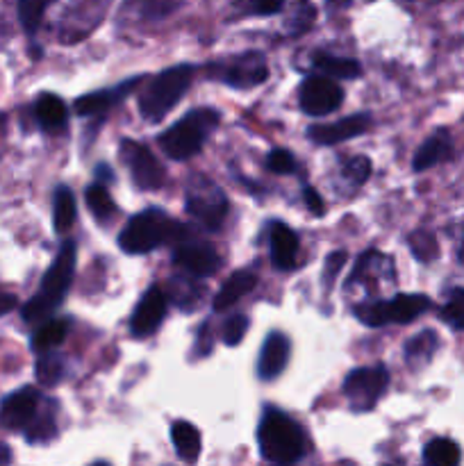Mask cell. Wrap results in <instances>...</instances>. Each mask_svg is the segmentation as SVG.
<instances>
[{"label":"cell","mask_w":464,"mask_h":466,"mask_svg":"<svg viewBox=\"0 0 464 466\" xmlns=\"http://www.w3.org/2000/svg\"><path fill=\"white\" fill-rule=\"evenodd\" d=\"M409 248L421 262H430L437 258V241L430 232H414L409 237Z\"/></svg>","instance_id":"e575fe53"},{"label":"cell","mask_w":464,"mask_h":466,"mask_svg":"<svg viewBox=\"0 0 464 466\" xmlns=\"http://www.w3.org/2000/svg\"><path fill=\"white\" fill-rule=\"evenodd\" d=\"M441 321L449 323L453 330H464V289L450 291L449 300L441 308Z\"/></svg>","instance_id":"836d02e7"},{"label":"cell","mask_w":464,"mask_h":466,"mask_svg":"<svg viewBox=\"0 0 464 466\" xmlns=\"http://www.w3.org/2000/svg\"><path fill=\"white\" fill-rule=\"evenodd\" d=\"M86 205H89L91 214H94L98 221H105V218H112V214L116 212V205H114L112 196L105 189L103 185H91L89 189L85 191Z\"/></svg>","instance_id":"4dcf8cb0"},{"label":"cell","mask_w":464,"mask_h":466,"mask_svg":"<svg viewBox=\"0 0 464 466\" xmlns=\"http://www.w3.org/2000/svg\"><path fill=\"white\" fill-rule=\"evenodd\" d=\"M226 194L221 187L203 176H196L187 182V212L196 218L207 230H217L227 217Z\"/></svg>","instance_id":"52a82bcc"},{"label":"cell","mask_w":464,"mask_h":466,"mask_svg":"<svg viewBox=\"0 0 464 466\" xmlns=\"http://www.w3.org/2000/svg\"><path fill=\"white\" fill-rule=\"evenodd\" d=\"M68 332V321L66 319H53V321H45L44 326H39V330L32 337V349L36 353H50L55 346H59L64 341Z\"/></svg>","instance_id":"d4e9b609"},{"label":"cell","mask_w":464,"mask_h":466,"mask_svg":"<svg viewBox=\"0 0 464 466\" xmlns=\"http://www.w3.org/2000/svg\"><path fill=\"white\" fill-rule=\"evenodd\" d=\"M139 85H141V77H132V80H127V82H123V85L114 86V89H103V91H94V94L80 96V98L76 100V105H73V107H76V112L80 114V116L103 114V112H107L109 107H114L118 100L126 98V96Z\"/></svg>","instance_id":"e0dca14e"},{"label":"cell","mask_w":464,"mask_h":466,"mask_svg":"<svg viewBox=\"0 0 464 466\" xmlns=\"http://www.w3.org/2000/svg\"><path fill=\"white\" fill-rule=\"evenodd\" d=\"M430 308V299L421 294H398L389 300L358 305L355 317L368 328H382L387 323H409Z\"/></svg>","instance_id":"8992f818"},{"label":"cell","mask_w":464,"mask_h":466,"mask_svg":"<svg viewBox=\"0 0 464 466\" xmlns=\"http://www.w3.org/2000/svg\"><path fill=\"white\" fill-rule=\"evenodd\" d=\"M136 12L146 21H162V18L171 16L185 0H135Z\"/></svg>","instance_id":"d6a6232c"},{"label":"cell","mask_w":464,"mask_h":466,"mask_svg":"<svg viewBox=\"0 0 464 466\" xmlns=\"http://www.w3.org/2000/svg\"><path fill=\"white\" fill-rule=\"evenodd\" d=\"M214 76L226 82V85L235 86V89H250V86H257L267 80L268 64L262 53L248 50V53H241L237 57H230L227 62L218 64Z\"/></svg>","instance_id":"9c48e42d"},{"label":"cell","mask_w":464,"mask_h":466,"mask_svg":"<svg viewBox=\"0 0 464 466\" xmlns=\"http://www.w3.org/2000/svg\"><path fill=\"white\" fill-rule=\"evenodd\" d=\"M387 382H389V373L380 364L355 369L346 376L344 396L355 412H367V410L376 408L380 396L385 394Z\"/></svg>","instance_id":"ba28073f"},{"label":"cell","mask_w":464,"mask_h":466,"mask_svg":"<svg viewBox=\"0 0 464 466\" xmlns=\"http://www.w3.org/2000/svg\"><path fill=\"white\" fill-rule=\"evenodd\" d=\"M423 460H426L428 466H459L462 453H459V446L455 441L439 437V440H432L426 446Z\"/></svg>","instance_id":"484cf974"},{"label":"cell","mask_w":464,"mask_h":466,"mask_svg":"<svg viewBox=\"0 0 464 466\" xmlns=\"http://www.w3.org/2000/svg\"><path fill=\"white\" fill-rule=\"evenodd\" d=\"M187 235H189V230L182 223L173 221L162 209H144V212L135 214L127 221V226L123 228L121 237H118V246L126 253L139 255L150 253V250L162 244H173V241L185 244Z\"/></svg>","instance_id":"7a4b0ae2"},{"label":"cell","mask_w":464,"mask_h":466,"mask_svg":"<svg viewBox=\"0 0 464 466\" xmlns=\"http://www.w3.org/2000/svg\"><path fill=\"white\" fill-rule=\"evenodd\" d=\"M344 262H346V253H344V250H335V253L328 255L326 267H323V268H326V271H323V276H326V285L328 287H332V282H335L337 273L341 271Z\"/></svg>","instance_id":"f35d334b"},{"label":"cell","mask_w":464,"mask_h":466,"mask_svg":"<svg viewBox=\"0 0 464 466\" xmlns=\"http://www.w3.org/2000/svg\"><path fill=\"white\" fill-rule=\"evenodd\" d=\"M41 414V394L35 387H23L0 403V426L9 431H30Z\"/></svg>","instance_id":"7c38bea8"},{"label":"cell","mask_w":464,"mask_h":466,"mask_svg":"<svg viewBox=\"0 0 464 466\" xmlns=\"http://www.w3.org/2000/svg\"><path fill=\"white\" fill-rule=\"evenodd\" d=\"M268 246H271V262L280 271H291L296 267L298 255V237L285 223H271L268 230Z\"/></svg>","instance_id":"2e32d148"},{"label":"cell","mask_w":464,"mask_h":466,"mask_svg":"<svg viewBox=\"0 0 464 466\" xmlns=\"http://www.w3.org/2000/svg\"><path fill=\"white\" fill-rule=\"evenodd\" d=\"M14 308H16V296L0 291V317H3V314H7V312H12Z\"/></svg>","instance_id":"60d3db41"},{"label":"cell","mask_w":464,"mask_h":466,"mask_svg":"<svg viewBox=\"0 0 464 466\" xmlns=\"http://www.w3.org/2000/svg\"><path fill=\"white\" fill-rule=\"evenodd\" d=\"M462 262H464V248H462Z\"/></svg>","instance_id":"f6af8a7d"},{"label":"cell","mask_w":464,"mask_h":466,"mask_svg":"<svg viewBox=\"0 0 464 466\" xmlns=\"http://www.w3.org/2000/svg\"><path fill=\"white\" fill-rule=\"evenodd\" d=\"M450 155H453V141H450V135L446 130H439L423 141L421 148L414 155L412 167L414 171H428V168L437 167L439 162L449 159Z\"/></svg>","instance_id":"d6986e66"},{"label":"cell","mask_w":464,"mask_h":466,"mask_svg":"<svg viewBox=\"0 0 464 466\" xmlns=\"http://www.w3.org/2000/svg\"><path fill=\"white\" fill-rule=\"evenodd\" d=\"M287 360H289V341L280 332H271L267 337L262 346V353H259V364L257 373L262 380H273V378L280 376L287 367Z\"/></svg>","instance_id":"ac0fdd59"},{"label":"cell","mask_w":464,"mask_h":466,"mask_svg":"<svg viewBox=\"0 0 464 466\" xmlns=\"http://www.w3.org/2000/svg\"><path fill=\"white\" fill-rule=\"evenodd\" d=\"M314 18H317V9L309 0H296L289 7V14L285 18V32L289 36H298L312 27Z\"/></svg>","instance_id":"4316f807"},{"label":"cell","mask_w":464,"mask_h":466,"mask_svg":"<svg viewBox=\"0 0 464 466\" xmlns=\"http://www.w3.org/2000/svg\"><path fill=\"white\" fill-rule=\"evenodd\" d=\"M303 198H305V205H308V209L314 214V217H323V212H326V203H323L321 196L317 194V189H312V187H305Z\"/></svg>","instance_id":"ab89813d"},{"label":"cell","mask_w":464,"mask_h":466,"mask_svg":"<svg viewBox=\"0 0 464 466\" xmlns=\"http://www.w3.org/2000/svg\"><path fill=\"white\" fill-rule=\"evenodd\" d=\"M435 350H437V335L435 332L426 330L408 341V346H405V358H408L409 364H426L428 360L435 355Z\"/></svg>","instance_id":"83f0119b"},{"label":"cell","mask_w":464,"mask_h":466,"mask_svg":"<svg viewBox=\"0 0 464 466\" xmlns=\"http://www.w3.org/2000/svg\"><path fill=\"white\" fill-rule=\"evenodd\" d=\"M171 440L177 455L185 462H196L200 455V432L189 421H176L171 428Z\"/></svg>","instance_id":"cb8c5ba5"},{"label":"cell","mask_w":464,"mask_h":466,"mask_svg":"<svg viewBox=\"0 0 464 466\" xmlns=\"http://www.w3.org/2000/svg\"><path fill=\"white\" fill-rule=\"evenodd\" d=\"M64 376V360L55 353H41L36 360V380L41 385H57Z\"/></svg>","instance_id":"1f68e13d"},{"label":"cell","mask_w":464,"mask_h":466,"mask_svg":"<svg viewBox=\"0 0 464 466\" xmlns=\"http://www.w3.org/2000/svg\"><path fill=\"white\" fill-rule=\"evenodd\" d=\"M246 330H248V319L244 314H237V317L227 319V323L223 326V341L227 346H237L244 339Z\"/></svg>","instance_id":"8d00e7d4"},{"label":"cell","mask_w":464,"mask_h":466,"mask_svg":"<svg viewBox=\"0 0 464 466\" xmlns=\"http://www.w3.org/2000/svg\"><path fill=\"white\" fill-rule=\"evenodd\" d=\"M35 116L45 132H59L66 126L68 109L59 96L41 94L35 103Z\"/></svg>","instance_id":"44dd1931"},{"label":"cell","mask_w":464,"mask_h":466,"mask_svg":"<svg viewBox=\"0 0 464 466\" xmlns=\"http://www.w3.org/2000/svg\"><path fill=\"white\" fill-rule=\"evenodd\" d=\"M368 123L371 121H368L367 114H353V116L341 118L337 123H328V126H312L308 137L318 146H335L367 132Z\"/></svg>","instance_id":"9a60e30c"},{"label":"cell","mask_w":464,"mask_h":466,"mask_svg":"<svg viewBox=\"0 0 464 466\" xmlns=\"http://www.w3.org/2000/svg\"><path fill=\"white\" fill-rule=\"evenodd\" d=\"M73 273H76V244L66 241L57 253V258H55V262L45 271L39 294L27 300L25 308H23V319L30 326H44L45 321H50V314L66 299L68 287L73 282Z\"/></svg>","instance_id":"6da1fadb"},{"label":"cell","mask_w":464,"mask_h":466,"mask_svg":"<svg viewBox=\"0 0 464 466\" xmlns=\"http://www.w3.org/2000/svg\"><path fill=\"white\" fill-rule=\"evenodd\" d=\"M50 0H18V18L27 35H35L41 27Z\"/></svg>","instance_id":"f1b7e54d"},{"label":"cell","mask_w":464,"mask_h":466,"mask_svg":"<svg viewBox=\"0 0 464 466\" xmlns=\"http://www.w3.org/2000/svg\"><path fill=\"white\" fill-rule=\"evenodd\" d=\"M118 155L126 162L127 171H130L132 180L139 189L153 191L159 189L164 185V168L159 167V162L155 159V155L150 153L146 146L136 144L132 139H123Z\"/></svg>","instance_id":"30bf717a"},{"label":"cell","mask_w":464,"mask_h":466,"mask_svg":"<svg viewBox=\"0 0 464 466\" xmlns=\"http://www.w3.org/2000/svg\"><path fill=\"white\" fill-rule=\"evenodd\" d=\"M218 123V114L214 109H196L189 112L187 116H182L180 121L173 123L168 130H164L159 135L157 144L164 153L171 159H189L203 148L205 139L214 132Z\"/></svg>","instance_id":"277c9868"},{"label":"cell","mask_w":464,"mask_h":466,"mask_svg":"<svg viewBox=\"0 0 464 466\" xmlns=\"http://www.w3.org/2000/svg\"><path fill=\"white\" fill-rule=\"evenodd\" d=\"M194 77V66L177 64L166 68L139 96V112L146 121H162L168 112L177 105V100L187 94Z\"/></svg>","instance_id":"5b68a950"},{"label":"cell","mask_w":464,"mask_h":466,"mask_svg":"<svg viewBox=\"0 0 464 466\" xmlns=\"http://www.w3.org/2000/svg\"><path fill=\"white\" fill-rule=\"evenodd\" d=\"M285 0H235L232 14L235 16H273L280 14Z\"/></svg>","instance_id":"f546056e"},{"label":"cell","mask_w":464,"mask_h":466,"mask_svg":"<svg viewBox=\"0 0 464 466\" xmlns=\"http://www.w3.org/2000/svg\"><path fill=\"white\" fill-rule=\"evenodd\" d=\"M173 262L182 271L196 278H207L221 268V258H218L217 248H212L209 244H196V241H185V244L177 246Z\"/></svg>","instance_id":"5bb4252c"},{"label":"cell","mask_w":464,"mask_h":466,"mask_svg":"<svg viewBox=\"0 0 464 466\" xmlns=\"http://www.w3.org/2000/svg\"><path fill=\"white\" fill-rule=\"evenodd\" d=\"M298 98L305 114H309V116H326V114L335 112L339 107L341 100H344V91L330 77L309 76L300 85Z\"/></svg>","instance_id":"8fae6325"},{"label":"cell","mask_w":464,"mask_h":466,"mask_svg":"<svg viewBox=\"0 0 464 466\" xmlns=\"http://www.w3.org/2000/svg\"><path fill=\"white\" fill-rule=\"evenodd\" d=\"M312 66L321 71L326 77H339V80H353V77L362 76V66L355 59L335 57V55L328 53L314 55Z\"/></svg>","instance_id":"7402d4cb"},{"label":"cell","mask_w":464,"mask_h":466,"mask_svg":"<svg viewBox=\"0 0 464 466\" xmlns=\"http://www.w3.org/2000/svg\"><path fill=\"white\" fill-rule=\"evenodd\" d=\"M76 196L68 187H57L53 196V226L57 235H64L73 228L76 223Z\"/></svg>","instance_id":"603a6c76"},{"label":"cell","mask_w":464,"mask_h":466,"mask_svg":"<svg viewBox=\"0 0 464 466\" xmlns=\"http://www.w3.org/2000/svg\"><path fill=\"white\" fill-rule=\"evenodd\" d=\"M408 3H423V5H430V3H441V0H408Z\"/></svg>","instance_id":"7bdbcfd3"},{"label":"cell","mask_w":464,"mask_h":466,"mask_svg":"<svg viewBox=\"0 0 464 466\" xmlns=\"http://www.w3.org/2000/svg\"><path fill=\"white\" fill-rule=\"evenodd\" d=\"M267 167L271 168L277 176H285V173H291L296 168L294 155L287 153V150H273L267 159Z\"/></svg>","instance_id":"74e56055"},{"label":"cell","mask_w":464,"mask_h":466,"mask_svg":"<svg viewBox=\"0 0 464 466\" xmlns=\"http://www.w3.org/2000/svg\"><path fill=\"white\" fill-rule=\"evenodd\" d=\"M91 466H109V464H105V462H98V464H91Z\"/></svg>","instance_id":"ee69618b"},{"label":"cell","mask_w":464,"mask_h":466,"mask_svg":"<svg viewBox=\"0 0 464 466\" xmlns=\"http://www.w3.org/2000/svg\"><path fill=\"white\" fill-rule=\"evenodd\" d=\"M259 451L273 464H294L305 453V437L298 423L280 410H267L257 431Z\"/></svg>","instance_id":"3957f363"},{"label":"cell","mask_w":464,"mask_h":466,"mask_svg":"<svg viewBox=\"0 0 464 466\" xmlns=\"http://www.w3.org/2000/svg\"><path fill=\"white\" fill-rule=\"evenodd\" d=\"M168 300L159 287H150L144 299L136 305L135 314L130 319V330L135 337H148L159 328V323L166 317Z\"/></svg>","instance_id":"4fadbf2b"},{"label":"cell","mask_w":464,"mask_h":466,"mask_svg":"<svg viewBox=\"0 0 464 466\" xmlns=\"http://www.w3.org/2000/svg\"><path fill=\"white\" fill-rule=\"evenodd\" d=\"M344 176L346 180H350L353 185H364L367 177L371 176V162H368V157L359 155V157L348 159V162L344 164Z\"/></svg>","instance_id":"d590c367"},{"label":"cell","mask_w":464,"mask_h":466,"mask_svg":"<svg viewBox=\"0 0 464 466\" xmlns=\"http://www.w3.org/2000/svg\"><path fill=\"white\" fill-rule=\"evenodd\" d=\"M328 9H346L350 5V0H326Z\"/></svg>","instance_id":"b9f144b4"},{"label":"cell","mask_w":464,"mask_h":466,"mask_svg":"<svg viewBox=\"0 0 464 466\" xmlns=\"http://www.w3.org/2000/svg\"><path fill=\"white\" fill-rule=\"evenodd\" d=\"M255 285H257V276H255L253 271H248V268L237 271L235 276L227 278V280L223 282L221 291H218L217 299H214V309L223 312V309L232 308V305L239 303L248 291H253Z\"/></svg>","instance_id":"ffe728a7"}]
</instances>
